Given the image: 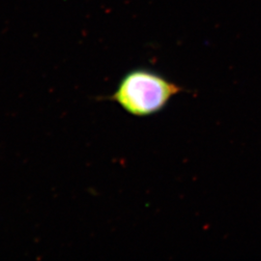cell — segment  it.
<instances>
[{
	"mask_svg": "<svg viewBox=\"0 0 261 261\" xmlns=\"http://www.w3.org/2000/svg\"><path fill=\"white\" fill-rule=\"evenodd\" d=\"M182 88L163 75L137 69L121 80L112 95V101L134 116L145 117L163 111Z\"/></svg>",
	"mask_w": 261,
	"mask_h": 261,
	"instance_id": "1",
	"label": "cell"
}]
</instances>
